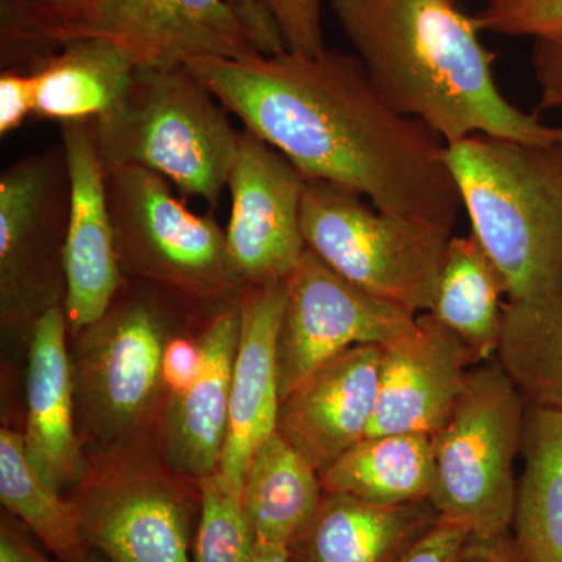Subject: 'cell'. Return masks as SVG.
<instances>
[{
	"instance_id": "8fae6325",
	"label": "cell",
	"mask_w": 562,
	"mask_h": 562,
	"mask_svg": "<svg viewBox=\"0 0 562 562\" xmlns=\"http://www.w3.org/2000/svg\"><path fill=\"white\" fill-rule=\"evenodd\" d=\"M284 281L277 347L281 398L347 350L387 346L416 324V313L358 286L310 249Z\"/></svg>"
},
{
	"instance_id": "44dd1931",
	"label": "cell",
	"mask_w": 562,
	"mask_h": 562,
	"mask_svg": "<svg viewBox=\"0 0 562 562\" xmlns=\"http://www.w3.org/2000/svg\"><path fill=\"white\" fill-rule=\"evenodd\" d=\"M322 491L379 506L428 501L435 483L432 436H366L319 472Z\"/></svg>"
},
{
	"instance_id": "d6a6232c",
	"label": "cell",
	"mask_w": 562,
	"mask_h": 562,
	"mask_svg": "<svg viewBox=\"0 0 562 562\" xmlns=\"http://www.w3.org/2000/svg\"><path fill=\"white\" fill-rule=\"evenodd\" d=\"M531 66L541 109L562 113V35L532 41Z\"/></svg>"
},
{
	"instance_id": "d6986e66",
	"label": "cell",
	"mask_w": 562,
	"mask_h": 562,
	"mask_svg": "<svg viewBox=\"0 0 562 562\" xmlns=\"http://www.w3.org/2000/svg\"><path fill=\"white\" fill-rule=\"evenodd\" d=\"M65 305L54 306L31 331L27 368L25 450L36 471L57 490L87 473L76 432V390L66 346Z\"/></svg>"
},
{
	"instance_id": "3957f363",
	"label": "cell",
	"mask_w": 562,
	"mask_h": 562,
	"mask_svg": "<svg viewBox=\"0 0 562 562\" xmlns=\"http://www.w3.org/2000/svg\"><path fill=\"white\" fill-rule=\"evenodd\" d=\"M472 233L497 266L508 302L562 292V140L476 135L447 144Z\"/></svg>"
},
{
	"instance_id": "f546056e",
	"label": "cell",
	"mask_w": 562,
	"mask_h": 562,
	"mask_svg": "<svg viewBox=\"0 0 562 562\" xmlns=\"http://www.w3.org/2000/svg\"><path fill=\"white\" fill-rule=\"evenodd\" d=\"M261 54L290 50L317 55L327 49L322 29L324 0H228Z\"/></svg>"
},
{
	"instance_id": "1f68e13d",
	"label": "cell",
	"mask_w": 562,
	"mask_h": 562,
	"mask_svg": "<svg viewBox=\"0 0 562 562\" xmlns=\"http://www.w3.org/2000/svg\"><path fill=\"white\" fill-rule=\"evenodd\" d=\"M36 111V79L31 70L0 72V135L18 131Z\"/></svg>"
},
{
	"instance_id": "5bb4252c",
	"label": "cell",
	"mask_w": 562,
	"mask_h": 562,
	"mask_svg": "<svg viewBox=\"0 0 562 562\" xmlns=\"http://www.w3.org/2000/svg\"><path fill=\"white\" fill-rule=\"evenodd\" d=\"M61 132L70 184L65 313L69 331L77 335L101 319L125 279L106 199L105 166L95 147L92 122H63Z\"/></svg>"
},
{
	"instance_id": "ac0fdd59",
	"label": "cell",
	"mask_w": 562,
	"mask_h": 562,
	"mask_svg": "<svg viewBox=\"0 0 562 562\" xmlns=\"http://www.w3.org/2000/svg\"><path fill=\"white\" fill-rule=\"evenodd\" d=\"M238 302L211 314L199 338L201 375L187 391L169 395L162 414L166 465L195 483L217 472L227 439L233 362L241 330Z\"/></svg>"
},
{
	"instance_id": "ffe728a7",
	"label": "cell",
	"mask_w": 562,
	"mask_h": 562,
	"mask_svg": "<svg viewBox=\"0 0 562 562\" xmlns=\"http://www.w3.org/2000/svg\"><path fill=\"white\" fill-rule=\"evenodd\" d=\"M439 520L430 501L379 506L324 492L288 562H402Z\"/></svg>"
},
{
	"instance_id": "e0dca14e",
	"label": "cell",
	"mask_w": 562,
	"mask_h": 562,
	"mask_svg": "<svg viewBox=\"0 0 562 562\" xmlns=\"http://www.w3.org/2000/svg\"><path fill=\"white\" fill-rule=\"evenodd\" d=\"M286 281L250 286L239 297L241 330L233 362L231 413L220 475L243 495L251 454L277 431L280 408L279 331Z\"/></svg>"
},
{
	"instance_id": "7a4b0ae2",
	"label": "cell",
	"mask_w": 562,
	"mask_h": 562,
	"mask_svg": "<svg viewBox=\"0 0 562 562\" xmlns=\"http://www.w3.org/2000/svg\"><path fill=\"white\" fill-rule=\"evenodd\" d=\"M369 79L392 109L446 144L483 135L562 140V125L514 105L495 79L497 54L458 0H328Z\"/></svg>"
},
{
	"instance_id": "74e56055",
	"label": "cell",
	"mask_w": 562,
	"mask_h": 562,
	"mask_svg": "<svg viewBox=\"0 0 562 562\" xmlns=\"http://www.w3.org/2000/svg\"><path fill=\"white\" fill-rule=\"evenodd\" d=\"M250 562H288V547L257 542Z\"/></svg>"
},
{
	"instance_id": "52a82bcc",
	"label": "cell",
	"mask_w": 562,
	"mask_h": 562,
	"mask_svg": "<svg viewBox=\"0 0 562 562\" xmlns=\"http://www.w3.org/2000/svg\"><path fill=\"white\" fill-rule=\"evenodd\" d=\"M106 199L125 280L143 281L188 305L222 306L241 297L227 238L211 216H199L172 194L160 173L105 169Z\"/></svg>"
},
{
	"instance_id": "8992f818",
	"label": "cell",
	"mask_w": 562,
	"mask_h": 562,
	"mask_svg": "<svg viewBox=\"0 0 562 562\" xmlns=\"http://www.w3.org/2000/svg\"><path fill=\"white\" fill-rule=\"evenodd\" d=\"M124 280L101 319L77 333L72 373L76 408L92 442L127 446L160 405L162 357L176 306L168 292ZM184 303V302H183Z\"/></svg>"
},
{
	"instance_id": "5b68a950",
	"label": "cell",
	"mask_w": 562,
	"mask_h": 562,
	"mask_svg": "<svg viewBox=\"0 0 562 562\" xmlns=\"http://www.w3.org/2000/svg\"><path fill=\"white\" fill-rule=\"evenodd\" d=\"M528 402L498 360L472 369L457 408L432 436L430 501L443 522L476 538L512 532Z\"/></svg>"
},
{
	"instance_id": "d590c367",
	"label": "cell",
	"mask_w": 562,
	"mask_h": 562,
	"mask_svg": "<svg viewBox=\"0 0 562 562\" xmlns=\"http://www.w3.org/2000/svg\"><path fill=\"white\" fill-rule=\"evenodd\" d=\"M462 562H522L512 532L495 538L471 536Z\"/></svg>"
},
{
	"instance_id": "277c9868",
	"label": "cell",
	"mask_w": 562,
	"mask_h": 562,
	"mask_svg": "<svg viewBox=\"0 0 562 562\" xmlns=\"http://www.w3.org/2000/svg\"><path fill=\"white\" fill-rule=\"evenodd\" d=\"M91 122L105 169H147L183 194L211 206L221 202L238 155L239 132L187 66L136 68L120 102Z\"/></svg>"
},
{
	"instance_id": "7402d4cb",
	"label": "cell",
	"mask_w": 562,
	"mask_h": 562,
	"mask_svg": "<svg viewBox=\"0 0 562 562\" xmlns=\"http://www.w3.org/2000/svg\"><path fill=\"white\" fill-rule=\"evenodd\" d=\"M513 538L522 562H562V413L528 405Z\"/></svg>"
},
{
	"instance_id": "4316f807",
	"label": "cell",
	"mask_w": 562,
	"mask_h": 562,
	"mask_svg": "<svg viewBox=\"0 0 562 562\" xmlns=\"http://www.w3.org/2000/svg\"><path fill=\"white\" fill-rule=\"evenodd\" d=\"M0 501L63 562L90 560L76 503L36 471L24 435L7 427L0 430Z\"/></svg>"
},
{
	"instance_id": "9c48e42d",
	"label": "cell",
	"mask_w": 562,
	"mask_h": 562,
	"mask_svg": "<svg viewBox=\"0 0 562 562\" xmlns=\"http://www.w3.org/2000/svg\"><path fill=\"white\" fill-rule=\"evenodd\" d=\"M70 184L63 146L29 155L0 176V312L7 330L32 331L65 305Z\"/></svg>"
},
{
	"instance_id": "8d00e7d4",
	"label": "cell",
	"mask_w": 562,
	"mask_h": 562,
	"mask_svg": "<svg viewBox=\"0 0 562 562\" xmlns=\"http://www.w3.org/2000/svg\"><path fill=\"white\" fill-rule=\"evenodd\" d=\"M0 562L54 561L36 550L32 542L11 524V520L3 516L2 524H0Z\"/></svg>"
},
{
	"instance_id": "603a6c76",
	"label": "cell",
	"mask_w": 562,
	"mask_h": 562,
	"mask_svg": "<svg viewBox=\"0 0 562 562\" xmlns=\"http://www.w3.org/2000/svg\"><path fill=\"white\" fill-rule=\"evenodd\" d=\"M132 58L103 38L70 41L31 70L36 79V116L92 121L109 113L135 76Z\"/></svg>"
},
{
	"instance_id": "836d02e7",
	"label": "cell",
	"mask_w": 562,
	"mask_h": 562,
	"mask_svg": "<svg viewBox=\"0 0 562 562\" xmlns=\"http://www.w3.org/2000/svg\"><path fill=\"white\" fill-rule=\"evenodd\" d=\"M203 353L201 341L172 338L162 357V380L169 395L180 394L195 383L202 372Z\"/></svg>"
},
{
	"instance_id": "d4e9b609",
	"label": "cell",
	"mask_w": 562,
	"mask_h": 562,
	"mask_svg": "<svg viewBox=\"0 0 562 562\" xmlns=\"http://www.w3.org/2000/svg\"><path fill=\"white\" fill-rule=\"evenodd\" d=\"M319 472L276 431L251 454L243 501L257 542L290 547L319 506Z\"/></svg>"
},
{
	"instance_id": "30bf717a",
	"label": "cell",
	"mask_w": 562,
	"mask_h": 562,
	"mask_svg": "<svg viewBox=\"0 0 562 562\" xmlns=\"http://www.w3.org/2000/svg\"><path fill=\"white\" fill-rule=\"evenodd\" d=\"M176 473L122 454L87 471L72 501L91 552L109 562H192L201 491Z\"/></svg>"
},
{
	"instance_id": "ba28073f",
	"label": "cell",
	"mask_w": 562,
	"mask_h": 562,
	"mask_svg": "<svg viewBox=\"0 0 562 562\" xmlns=\"http://www.w3.org/2000/svg\"><path fill=\"white\" fill-rule=\"evenodd\" d=\"M301 222L306 249L347 280L409 312H430L453 231L383 213L314 179L306 180Z\"/></svg>"
},
{
	"instance_id": "83f0119b",
	"label": "cell",
	"mask_w": 562,
	"mask_h": 562,
	"mask_svg": "<svg viewBox=\"0 0 562 562\" xmlns=\"http://www.w3.org/2000/svg\"><path fill=\"white\" fill-rule=\"evenodd\" d=\"M102 0H0V66L32 70L70 43L90 38Z\"/></svg>"
},
{
	"instance_id": "9a60e30c",
	"label": "cell",
	"mask_w": 562,
	"mask_h": 562,
	"mask_svg": "<svg viewBox=\"0 0 562 562\" xmlns=\"http://www.w3.org/2000/svg\"><path fill=\"white\" fill-rule=\"evenodd\" d=\"M472 351L431 313L417 314L412 330L382 347L379 397L368 436H435L457 408Z\"/></svg>"
},
{
	"instance_id": "2e32d148",
	"label": "cell",
	"mask_w": 562,
	"mask_h": 562,
	"mask_svg": "<svg viewBox=\"0 0 562 562\" xmlns=\"http://www.w3.org/2000/svg\"><path fill=\"white\" fill-rule=\"evenodd\" d=\"M382 347L347 350L281 398L277 431L317 472L368 436L379 397Z\"/></svg>"
},
{
	"instance_id": "f35d334b",
	"label": "cell",
	"mask_w": 562,
	"mask_h": 562,
	"mask_svg": "<svg viewBox=\"0 0 562 562\" xmlns=\"http://www.w3.org/2000/svg\"><path fill=\"white\" fill-rule=\"evenodd\" d=\"M87 562H109L105 560V558H102L101 554L92 552L90 560Z\"/></svg>"
},
{
	"instance_id": "6da1fadb",
	"label": "cell",
	"mask_w": 562,
	"mask_h": 562,
	"mask_svg": "<svg viewBox=\"0 0 562 562\" xmlns=\"http://www.w3.org/2000/svg\"><path fill=\"white\" fill-rule=\"evenodd\" d=\"M246 131L306 179L368 199L376 210L453 231L460 191L447 144L392 109L353 54H279L187 65Z\"/></svg>"
},
{
	"instance_id": "4dcf8cb0",
	"label": "cell",
	"mask_w": 562,
	"mask_h": 562,
	"mask_svg": "<svg viewBox=\"0 0 562 562\" xmlns=\"http://www.w3.org/2000/svg\"><path fill=\"white\" fill-rule=\"evenodd\" d=\"M473 16L483 33L506 38L562 35V0H487Z\"/></svg>"
},
{
	"instance_id": "7c38bea8",
	"label": "cell",
	"mask_w": 562,
	"mask_h": 562,
	"mask_svg": "<svg viewBox=\"0 0 562 562\" xmlns=\"http://www.w3.org/2000/svg\"><path fill=\"white\" fill-rule=\"evenodd\" d=\"M306 180L260 136L239 132L227 183L232 213L225 238L244 290L286 280L305 254L301 213Z\"/></svg>"
},
{
	"instance_id": "484cf974",
	"label": "cell",
	"mask_w": 562,
	"mask_h": 562,
	"mask_svg": "<svg viewBox=\"0 0 562 562\" xmlns=\"http://www.w3.org/2000/svg\"><path fill=\"white\" fill-rule=\"evenodd\" d=\"M497 360L528 405L562 413V292L505 303Z\"/></svg>"
},
{
	"instance_id": "f1b7e54d",
	"label": "cell",
	"mask_w": 562,
	"mask_h": 562,
	"mask_svg": "<svg viewBox=\"0 0 562 562\" xmlns=\"http://www.w3.org/2000/svg\"><path fill=\"white\" fill-rule=\"evenodd\" d=\"M192 562H250L257 536L244 506L243 495L233 491L220 472L201 480Z\"/></svg>"
},
{
	"instance_id": "e575fe53",
	"label": "cell",
	"mask_w": 562,
	"mask_h": 562,
	"mask_svg": "<svg viewBox=\"0 0 562 562\" xmlns=\"http://www.w3.org/2000/svg\"><path fill=\"white\" fill-rule=\"evenodd\" d=\"M469 539L465 528L439 520L402 562H462Z\"/></svg>"
},
{
	"instance_id": "4fadbf2b",
	"label": "cell",
	"mask_w": 562,
	"mask_h": 562,
	"mask_svg": "<svg viewBox=\"0 0 562 562\" xmlns=\"http://www.w3.org/2000/svg\"><path fill=\"white\" fill-rule=\"evenodd\" d=\"M90 38L116 44L136 68L261 54L228 0H102Z\"/></svg>"
},
{
	"instance_id": "cb8c5ba5",
	"label": "cell",
	"mask_w": 562,
	"mask_h": 562,
	"mask_svg": "<svg viewBox=\"0 0 562 562\" xmlns=\"http://www.w3.org/2000/svg\"><path fill=\"white\" fill-rule=\"evenodd\" d=\"M505 279L473 233L452 236L430 312L472 351L476 364L497 357Z\"/></svg>"
}]
</instances>
